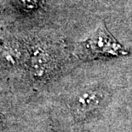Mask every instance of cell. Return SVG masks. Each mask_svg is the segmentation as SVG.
<instances>
[{
	"label": "cell",
	"instance_id": "3957f363",
	"mask_svg": "<svg viewBox=\"0 0 132 132\" xmlns=\"http://www.w3.org/2000/svg\"><path fill=\"white\" fill-rule=\"evenodd\" d=\"M19 50L15 46H6L4 47L3 51L1 52V59L3 62L8 64H15L19 58Z\"/></svg>",
	"mask_w": 132,
	"mask_h": 132
},
{
	"label": "cell",
	"instance_id": "277c9868",
	"mask_svg": "<svg viewBox=\"0 0 132 132\" xmlns=\"http://www.w3.org/2000/svg\"><path fill=\"white\" fill-rule=\"evenodd\" d=\"M43 0H15L17 4L22 10L26 11H33L40 6Z\"/></svg>",
	"mask_w": 132,
	"mask_h": 132
},
{
	"label": "cell",
	"instance_id": "7a4b0ae2",
	"mask_svg": "<svg viewBox=\"0 0 132 132\" xmlns=\"http://www.w3.org/2000/svg\"><path fill=\"white\" fill-rule=\"evenodd\" d=\"M104 98V94L98 89H89L82 93L74 104V112L77 119H85L92 111L98 108Z\"/></svg>",
	"mask_w": 132,
	"mask_h": 132
},
{
	"label": "cell",
	"instance_id": "6da1fadb",
	"mask_svg": "<svg viewBox=\"0 0 132 132\" xmlns=\"http://www.w3.org/2000/svg\"><path fill=\"white\" fill-rule=\"evenodd\" d=\"M77 54L82 58L94 59L103 57L126 56L129 52L111 34L106 25H103L78 45Z\"/></svg>",
	"mask_w": 132,
	"mask_h": 132
}]
</instances>
